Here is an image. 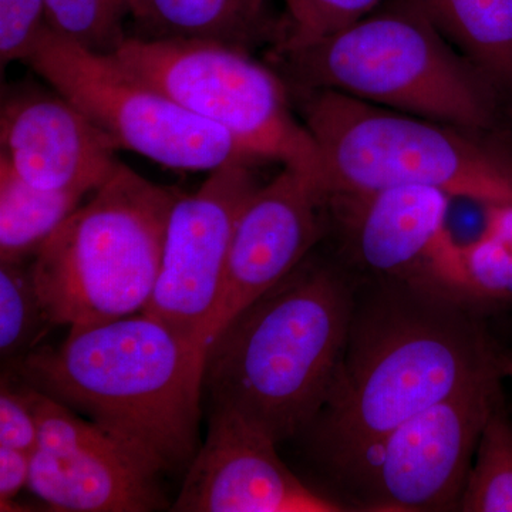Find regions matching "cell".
<instances>
[{
  "instance_id": "6da1fadb",
  "label": "cell",
  "mask_w": 512,
  "mask_h": 512,
  "mask_svg": "<svg viewBox=\"0 0 512 512\" xmlns=\"http://www.w3.org/2000/svg\"><path fill=\"white\" fill-rule=\"evenodd\" d=\"M365 282L313 446L348 481L387 434L503 367L473 303L416 286ZM356 284V282H355Z\"/></svg>"
},
{
  "instance_id": "7a4b0ae2",
  "label": "cell",
  "mask_w": 512,
  "mask_h": 512,
  "mask_svg": "<svg viewBox=\"0 0 512 512\" xmlns=\"http://www.w3.org/2000/svg\"><path fill=\"white\" fill-rule=\"evenodd\" d=\"M355 281L312 254L208 340L202 386L211 410L235 414L274 443L311 426L346 340Z\"/></svg>"
},
{
  "instance_id": "3957f363",
  "label": "cell",
  "mask_w": 512,
  "mask_h": 512,
  "mask_svg": "<svg viewBox=\"0 0 512 512\" xmlns=\"http://www.w3.org/2000/svg\"><path fill=\"white\" fill-rule=\"evenodd\" d=\"M204 355L141 312L70 329L59 348L32 350L13 367L163 474L190 466L200 447Z\"/></svg>"
},
{
  "instance_id": "277c9868",
  "label": "cell",
  "mask_w": 512,
  "mask_h": 512,
  "mask_svg": "<svg viewBox=\"0 0 512 512\" xmlns=\"http://www.w3.org/2000/svg\"><path fill=\"white\" fill-rule=\"evenodd\" d=\"M289 86L333 90L421 119L495 134L505 109L491 84L410 0H384L348 28L269 47Z\"/></svg>"
},
{
  "instance_id": "5b68a950",
  "label": "cell",
  "mask_w": 512,
  "mask_h": 512,
  "mask_svg": "<svg viewBox=\"0 0 512 512\" xmlns=\"http://www.w3.org/2000/svg\"><path fill=\"white\" fill-rule=\"evenodd\" d=\"M288 87L322 156L323 192L429 187L483 207L512 202V160L497 133L421 119L333 90Z\"/></svg>"
},
{
  "instance_id": "8992f818",
  "label": "cell",
  "mask_w": 512,
  "mask_h": 512,
  "mask_svg": "<svg viewBox=\"0 0 512 512\" xmlns=\"http://www.w3.org/2000/svg\"><path fill=\"white\" fill-rule=\"evenodd\" d=\"M180 195L120 163L29 265L50 325L89 328L143 312Z\"/></svg>"
},
{
  "instance_id": "52a82bcc",
  "label": "cell",
  "mask_w": 512,
  "mask_h": 512,
  "mask_svg": "<svg viewBox=\"0 0 512 512\" xmlns=\"http://www.w3.org/2000/svg\"><path fill=\"white\" fill-rule=\"evenodd\" d=\"M113 56L201 119L227 131L256 161L325 183L322 156L293 107L288 84L247 50L207 40L127 36Z\"/></svg>"
},
{
  "instance_id": "ba28073f",
  "label": "cell",
  "mask_w": 512,
  "mask_h": 512,
  "mask_svg": "<svg viewBox=\"0 0 512 512\" xmlns=\"http://www.w3.org/2000/svg\"><path fill=\"white\" fill-rule=\"evenodd\" d=\"M123 150L175 170L258 164L227 131L144 82L113 55L93 52L47 28L25 60Z\"/></svg>"
},
{
  "instance_id": "9c48e42d",
  "label": "cell",
  "mask_w": 512,
  "mask_h": 512,
  "mask_svg": "<svg viewBox=\"0 0 512 512\" xmlns=\"http://www.w3.org/2000/svg\"><path fill=\"white\" fill-rule=\"evenodd\" d=\"M450 200L429 187L323 192L333 259L353 279L416 286L474 303L463 244L448 228Z\"/></svg>"
},
{
  "instance_id": "30bf717a",
  "label": "cell",
  "mask_w": 512,
  "mask_h": 512,
  "mask_svg": "<svg viewBox=\"0 0 512 512\" xmlns=\"http://www.w3.org/2000/svg\"><path fill=\"white\" fill-rule=\"evenodd\" d=\"M487 373L384 437L349 477L367 511L460 510L488 417L500 402V373Z\"/></svg>"
},
{
  "instance_id": "8fae6325",
  "label": "cell",
  "mask_w": 512,
  "mask_h": 512,
  "mask_svg": "<svg viewBox=\"0 0 512 512\" xmlns=\"http://www.w3.org/2000/svg\"><path fill=\"white\" fill-rule=\"evenodd\" d=\"M255 164L212 171L192 194L175 201L156 285L144 313L205 352L224 286L232 232L259 188Z\"/></svg>"
},
{
  "instance_id": "7c38bea8",
  "label": "cell",
  "mask_w": 512,
  "mask_h": 512,
  "mask_svg": "<svg viewBox=\"0 0 512 512\" xmlns=\"http://www.w3.org/2000/svg\"><path fill=\"white\" fill-rule=\"evenodd\" d=\"M19 380L39 427L28 487L37 498L55 511L148 512L168 507L158 485L160 474L143 458L66 404Z\"/></svg>"
},
{
  "instance_id": "4fadbf2b",
  "label": "cell",
  "mask_w": 512,
  "mask_h": 512,
  "mask_svg": "<svg viewBox=\"0 0 512 512\" xmlns=\"http://www.w3.org/2000/svg\"><path fill=\"white\" fill-rule=\"evenodd\" d=\"M325 234L323 191L311 177L284 167L271 183L259 185L232 232L224 286L208 340L295 271Z\"/></svg>"
},
{
  "instance_id": "5bb4252c",
  "label": "cell",
  "mask_w": 512,
  "mask_h": 512,
  "mask_svg": "<svg viewBox=\"0 0 512 512\" xmlns=\"http://www.w3.org/2000/svg\"><path fill=\"white\" fill-rule=\"evenodd\" d=\"M274 443L235 414L211 410L207 436L192 458L177 512H340L285 466Z\"/></svg>"
},
{
  "instance_id": "9a60e30c",
  "label": "cell",
  "mask_w": 512,
  "mask_h": 512,
  "mask_svg": "<svg viewBox=\"0 0 512 512\" xmlns=\"http://www.w3.org/2000/svg\"><path fill=\"white\" fill-rule=\"evenodd\" d=\"M0 144V160L43 190L92 195L120 165L116 143L55 89L3 90Z\"/></svg>"
},
{
  "instance_id": "2e32d148",
  "label": "cell",
  "mask_w": 512,
  "mask_h": 512,
  "mask_svg": "<svg viewBox=\"0 0 512 512\" xmlns=\"http://www.w3.org/2000/svg\"><path fill=\"white\" fill-rule=\"evenodd\" d=\"M128 16L141 39L207 40L249 53L282 35L271 0H130Z\"/></svg>"
},
{
  "instance_id": "e0dca14e",
  "label": "cell",
  "mask_w": 512,
  "mask_h": 512,
  "mask_svg": "<svg viewBox=\"0 0 512 512\" xmlns=\"http://www.w3.org/2000/svg\"><path fill=\"white\" fill-rule=\"evenodd\" d=\"M512 111V0H410Z\"/></svg>"
},
{
  "instance_id": "ac0fdd59",
  "label": "cell",
  "mask_w": 512,
  "mask_h": 512,
  "mask_svg": "<svg viewBox=\"0 0 512 512\" xmlns=\"http://www.w3.org/2000/svg\"><path fill=\"white\" fill-rule=\"evenodd\" d=\"M84 197L35 187L0 160V261L20 264L35 256Z\"/></svg>"
},
{
  "instance_id": "d6986e66",
  "label": "cell",
  "mask_w": 512,
  "mask_h": 512,
  "mask_svg": "<svg viewBox=\"0 0 512 512\" xmlns=\"http://www.w3.org/2000/svg\"><path fill=\"white\" fill-rule=\"evenodd\" d=\"M480 235L463 245L473 302H512V202L484 205Z\"/></svg>"
},
{
  "instance_id": "ffe728a7",
  "label": "cell",
  "mask_w": 512,
  "mask_h": 512,
  "mask_svg": "<svg viewBox=\"0 0 512 512\" xmlns=\"http://www.w3.org/2000/svg\"><path fill=\"white\" fill-rule=\"evenodd\" d=\"M495 404L460 501L464 512H512V423Z\"/></svg>"
},
{
  "instance_id": "44dd1931",
  "label": "cell",
  "mask_w": 512,
  "mask_h": 512,
  "mask_svg": "<svg viewBox=\"0 0 512 512\" xmlns=\"http://www.w3.org/2000/svg\"><path fill=\"white\" fill-rule=\"evenodd\" d=\"M50 326L30 266L23 262L0 265V353L3 359L28 355L43 330Z\"/></svg>"
},
{
  "instance_id": "7402d4cb",
  "label": "cell",
  "mask_w": 512,
  "mask_h": 512,
  "mask_svg": "<svg viewBox=\"0 0 512 512\" xmlns=\"http://www.w3.org/2000/svg\"><path fill=\"white\" fill-rule=\"evenodd\" d=\"M130 0H47V28L93 52L113 55L126 39Z\"/></svg>"
},
{
  "instance_id": "603a6c76",
  "label": "cell",
  "mask_w": 512,
  "mask_h": 512,
  "mask_svg": "<svg viewBox=\"0 0 512 512\" xmlns=\"http://www.w3.org/2000/svg\"><path fill=\"white\" fill-rule=\"evenodd\" d=\"M281 39L271 47L302 46L348 28L384 0H284Z\"/></svg>"
},
{
  "instance_id": "cb8c5ba5",
  "label": "cell",
  "mask_w": 512,
  "mask_h": 512,
  "mask_svg": "<svg viewBox=\"0 0 512 512\" xmlns=\"http://www.w3.org/2000/svg\"><path fill=\"white\" fill-rule=\"evenodd\" d=\"M47 0H0V63L25 62L47 29Z\"/></svg>"
},
{
  "instance_id": "d4e9b609",
  "label": "cell",
  "mask_w": 512,
  "mask_h": 512,
  "mask_svg": "<svg viewBox=\"0 0 512 512\" xmlns=\"http://www.w3.org/2000/svg\"><path fill=\"white\" fill-rule=\"evenodd\" d=\"M39 441L35 410L18 377L3 375L0 387V447L33 454Z\"/></svg>"
},
{
  "instance_id": "484cf974",
  "label": "cell",
  "mask_w": 512,
  "mask_h": 512,
  "mask_svg": "<svg viewBox=\"0 0 512 512\" xmlns=\"http://www.w3.org/2000/svg\"><path fill=\"white\" fill-rule=\"evenodd\" d=\"M32 454L0 447V510L13 511L23 488L29 487Z\"/></svg>"
},
{
  "instance_id": "4316f807",
  "label": "cell",
  "mask_w": 512,
  "mask_h": 512,
  "mask_svg": "<svg viewBox=\"0 0 512 512\" xmlns=\"http://www.w3.org/2000/svg\"><path fill=\"white\" fill-rule=\"evenodd\" d=\"M498 137L501 138L504 147L507 148L508 154L512 158V111L505 116L504 126L498 131Z\"/></svg>"
},
{
  "instance_id": "83f0119b",
  "label": "cell",
  "mask_w": 512,
  "mask_h": 512,
  "mask_svg": "<svg viewBox=\"0 0 512 512\" xmlns=\"http://www.w3.org/2000/svg\"><path fill=\"white\" fill-rule=\"evenodd\" d=\"M503 367H504V372L510 373V375L512 376V366L507 365V363H505L503 360Z\"/></svg>"
},
{
  "instance_id": "f1b7e54d",
  "label": "cell",
  "mask_w": 512,
  "mask_h": 512,
  "mask_svg": "<svg viewBox=\"0 0 512 512\" xmlns=\"http://www.w3.org/2000/svg\"><path fill=\"white\" fill-rule=\"evenodd\" d=\"M504 362L507 363V365L512 366V359H505Z\"/></svg>"
}]
</instances>
